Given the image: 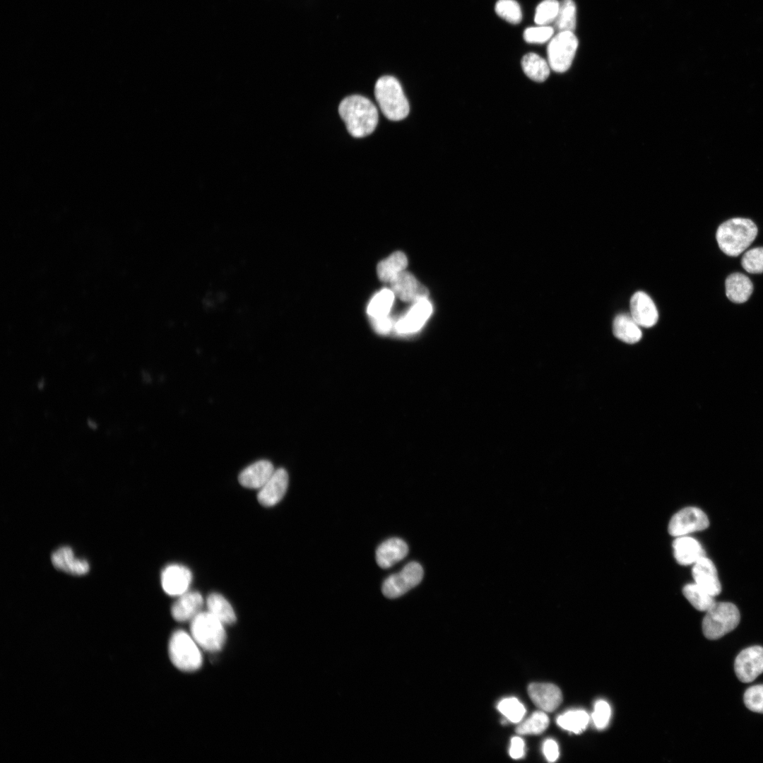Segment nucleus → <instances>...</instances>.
<instances>
[{
	"mask_svg": "<svg viewBox=\"0 0 763 763\" xmlns=\"http://www.w3.org/2000/svg\"><path fill=\"white\" fill-rule=\"evenodd\" d=\"M338 112L353 137L361 138L370 134L378 123L377 107L369 99L361 95H355L343 99L339 105Z\"/></svg>",
	"mask_w": 763,
	"mask_h": 763,
	"instance_id": "obj_1",
	"label": "nucleus"
},
{
	"mask_svg": "<svg viewBox=\"0 0 763 763\" xmlns=\"http://www.w3.org/2000/svg\"><path fill=\"white\" fill-rule=\"evenodd\" d=\"M757 235V227L754 222L735 218L720 225L716 237L722 252L728 256H737L750 246Z\"/></svg>",
	"mask_w": 763,
	"mask_h": 763,
	"instance_id": "obj_2",
	"label": "nucleus"
},
{
	"mask_svg": "<svg viewBox=\"0 0 763 763\" xmlns=\"http://www.w3.org/2000/svg\"><path fill=\"white\" fill-rule=\"evenodd\" d=\"M375 98L384 115L399 121L409 113V104L398 81L391 76L379 78L374 86Z\"/></svg>",
	"mask_w": 763,
	"mask_h": 763,
	"instance_id": "obj_3",
	"label": "nucleus"
},
{
	"mask_svg": "<svg viewBox=\"0 0 763 763\" xmlns=\"http://www.w3.org/2000/svg\"><path fill=\"white\" fill-rule=\"evenodd\" d=\"M200 648L191 634L182 629L176 630L171 635L168 645L171 662L180 670L195 671L203 663Z\"/></svg>",
	"mask_w": 763,
	"mask_h": 763,
	"instance_id": "obj_4",
	"label": "nucleus"
},
{
	"mask_svg": "<svg viewBox=\"0 0 763 763\" xmlns=\"http://www.w3.org/2000/svg\"><path fill=\"white\" fill-rule=\"evenodd\" d=\"M224 624L208 611H201L191 620L190 633L199 646L210 652L220 651L225 644Z\"/></svg>",
	"mask_w": 763,
	"mask_h": 763,
	"instance_id": "obj_5",
	"label": "nucleus"
},
{
	"mask_svg": "<svg viewBox=\"0 0 763 763\" xmlns=\"http://www.w3.org/2000/svg\"><path fill=\"white\" fill-rule=\"evenodd\" d=\"M702 620L703 634L709 639H718L733 630L739 624L738 608L729 602H716Z\"/></svg>",
	"mask_w": 763,
	"mask_h": 763,
	"instance_id": "obj_6",
	"label": "nucleus"
},
{
	"mask_svg": "<svg viewBox=\"0 0 763 763\" xmlns=\"http://www.w3.org/2000/svg\"><path fill=\"white\" fill-rule=\"evenodd\" d=\"M579 46L574 32H557L547 47L548 62L557 73H564L571 66Z\"/></svg>",
	"mask_w": 763,
	"mask_h": 763,
	"instance_id": "obj_7",
	"label": "nucleus"
},
{
	"mask_svg": "<svg viewBox=\"0 0 763 763\" xmlns=\"http://www.w3.org/2000/svg\"><path fill=\"white\" fill-rule=\"evenodd\" d=\"M422 566L411 562L400 572L389 576L382 584V591L386 598H396L416 586L422 579Z\"/></svg>",
	"mask_w": 763,
	"mask_h": 763,
	"instance_id": "obj_8",
	"label": "nucleus"
},
{
	"mask_svg": "<svg viewBox=\"0 0 763 763\" xmlns=\"http://www.w3.org/2000/svg\"><path fill=\"white\" fill-rule=\"evenodd\" d=\"M706 514L699 508L685 507L673 516L668 524V533L675 537L702 531L709 526Z\"/></svg>",
	"mask_w": 763,
	"mask_h": 763,
	"instance_id": "obj_9",
	"label": "nucleus"
},
{
	"mask_svg": "<svg viewBox=\"0 0 763 763\" xmlns=\"http://www.w3.org/2000/svg\"><path fill=\"white\" fill-rule=\"evenodd\" d=\"M734 670L740 681H753L763 673V647L753 646L741 651L735 658Z\"/></svg>",
	"mask_w": 763,
	"mask_h": 763,
	"instance_id": "obj_10",
	"label": "nucleus"
},
{
	"mask_svg": "<svg viewBox=\"0 0 763 763\" xmlns=\"http://www.w3.org/2000/svg\"><path fill=\"white\" fill-rule=\"evenodd\" d=\"M192 580L191 570L179 564L166 566L160 575L161 586L169 596H179L189 591Z\"/></svg>",
	"mask_w": 763,
	"mask_h": 763,
	"instance_id": "obj_11",
	"label": "nucleus"
},
{
	"mask_svg": "<svg viewBox=\"0 0 763 763\" xmlns=\"http://www.w3.org/2000/svg\"><path fill=\"white\" fill-rule=\"evenodd\" d=\"M432 307L427 298L414 302L410 309L394 324L398 334H410L418 331L430 317Z\"/></svg>",
	"mask_w": 763,
	"mask_h": 763,
	"instance_id": "obj_12",
	"label": "nucleus"
},
{
	"mask_svg": "<svg viewBox=\"0 0 763 763\" xmlns=\"http://www.w3.org/2000/svg\"><path fill=\"white\" fill-rule=\"evenodd\" d=\"M288 486L287 471L283 468L275 469L268 481L259 489L257 499L259 504L266 507L276 505L284 497Z\"/></svg>",
	"mask_w": 763,
	"mask_h": 763,
	"instance_id": "obj_13",
	"label": "nucleus"
},
{
	"mask_svg": "<svg viewBox=\"0 0 763 763\" xmlns=\"http://www.w3.org/2000/svg\"><path fill=\"white\" fill-rule=\"evenodd\" d=\"M390 283L394 295L402 301L414 303L427 298V289L408 271L401 272Z\"/></svg>",
	"mask_w": 763,
	"mask_h": 763,
	"instance_id": "obj_14",
	"label": "nucleus"
},
{
	"mask_svg": "<svg viewBox=\"0 0 763 763\" xmlns=\"http://www.w3.org/2000/svg\"><path fill=\"white\" fill-rule=\"evenodd\" d=\"M630 315L641 327L654 326L658 319L656 307L651 298L645 292L638 291L630 299Z\"/></svg>",
	"mask_w": 763,
	"mask_h": 763,
	"instance_id": "obj_15",
	"label": "nucleus"
},
{
	"mask_svg": "<svg viewBox=\"0 0 763 763\" xmlns=\"http://www.w3.org/2000/svg\"><path fill=\"white\" fill-rule=\"evenodd\" d=\"M528 694L533 704L545 712L553 711L562 701L561 690L551 683H531L528 687Z\"/></svg>",
	"mask_w": 763,
	"mask_h": 763,
	"instance_id": "obj_16",
	"label": "nucleus"
},
{
	"mask_svg": "<svg viewBox=\"0 0 763 763\" xmlns=\"http://www.w3.org/2000/svg\"><path fill=\"white\" fill-rule=\"evenodd\" d=\"M692 574L694 583L714 597L718 595L721 586L714 563L706 556L693 564Z\"/></svg>",
	"mask_w": 763,
	"mask_h": 763,
	"instance_id": "obj_17",
	"label": "nucleus"
},
{
	"mask_svg": "<svg viewBox=\"0 0 763 763\" xmlns=\"http://www.w3.org/2000/svg\"><path fill=\"white\" fill-rule=\"evenodd\" d=\"M275 469L268 460H259L243 469L238 476L241 485L250 489H260L271 478Z\"/></svg>",
	"mask_w": 763,
	"mask_h": 763,
	"instance_id": "obj_18",
	"label": "nucleus"
},
{
	"mask_svg": "<svg viewBox=\"0 0 763 763\" xmlns=\"http://www.w3.org/2000/svg\"><path fill=\"white\" fill-rule=\"evenodd\" d=\"M203 598L198 591H187L178 596L171 607V615L178 622L191 620L203 605Z\"/></svg>",
	"mask_w": 763,
	"mask_h": 763,
	"instance_id": "obj_19",
	"label": "nucleus"
},
{
	"mask_svg": "<svg viewBox=\"0 0 763 763\" xmlns=\"http://www.w3.org/2000/svg\"><path fill=\"white\" fill-rule=\"evenodd\" d=\"M54 567L73 575H83L88 572V562L75 556L72 549L63 546L56 550L51 557Z\"/></svg>",
	"mask_w": 763,
	"mask_h": 763,
	"instance_id": "obj_20",
	"label": "nucleus"
},
{
	"mask_svg": "<svg viewBox=\"0 0 763 763\" xmlns=\"http://www.w3.org/2000/svg\"><path fill=\"white\" fill-rule=\"evenodd\" d=\"M408 552V547L404 540L391 538L379 545L376 550V561L380 567L389 568L403 560Z\"/></svg>",
	"mask_w": 763,
	"mask_h": 763,
	"instance_id": "obj_21",
	"label": "nucleus"
},
{
	"mask_svg": "<svg viewBox=\"0 0 763 763\" xmlns=\"http://www.w3.org/2000/svg\"><path fill=\"white\" fill-rule=\"evenodd\" d=\"M673 554L676 561L682 565L693 564L705 552L700 543L687 536H679L673 543Z\"/></svg>",
	"mask_w": 763,
	"mask_h": 763,
	"instance_id": "obj_22",
	"label": "nucleus"
},
{
	"mask_svg": "<svg viewBox=\"0 0 763 763\" xmlns=\"http://www.w3.org/2000/svg\"><path fill=\"white\" fill-rule=\"evenodd\" d=\"M726 294L733 302L743 303L750 297L753 285L750 279L740 273H734L726 280Z\"/></svg>",
	"mask_w": 763,
	"mask_h": 763,
	"instance_id": "obj_23",
	"label": "nucleus"
},
{
	"mask_svg": "<svg viewBox=\"0 0 763 763\" xmlns=\"http://www.w3.org/2000/svg\"><path fill=\"white\" fill-rule=\"evenodd\" d=\"M613 331L616 338L629 344L637 343L642 336L640 326L631 315L626 314L615 317L613 323Z\"/></svg>",
	"mask_w": 763,
	"mask_h": 763,
	"instance_id": "obj_24",
	"label": "nucleus"
},
{
	"mask_svg": "<svg viewBox=\"0 0 763 763\" xmlns=\"http://www.w3.org/2000/svg\"><path fill=\"white\" fill-rule=\"evenodd\" d=\"M408 259L405 254L395 252L386 259L381 261L377 271L381 281L391 283L401 272L405 271Z\"/></svg>",
	"mask_w": 763,
	"mask_h": 763,
	"instance_id": "obj_25",
	"label": "nucleus"
},
{
	"mask_svg": "<svg viewBox=\"0 0 763 763\" xmlns=\"http://www.w3.org/2000/svg\"><path fill=\"white\" fill-rule=\"evenodd\" d=\"M521 66L524 73L536 82L545 81L550 75V66L548 62L533 52L527 53L523 57Z\"/></svg>",
	"mask_w": 763,
	"mask_h": 763,
	"instance_id": "obj_26",
	"label": "nucleus"
},
{
	"mask_svg": "<svg viewBox=\"0 0 763 763\" xmlns=\"http://www.w3.org/2000/svg\"><path fill=\"white\" fill-rule=\"evenodd\" d=\"M208 611L224 625H232L236 621V614L229 601L220 593H211L206 598Z\"/></svg>",
	"mask_w": 763,
	"mask_h": 763,
	"instance_id": "obj_27",
	"label": "nucleus"
},
{
	"mask_svg": "<svg viewBox=\"0 0 763 763\" xmlns=\"http://www.w3.org/2000/svg\"><path fill=\"white\" fill-rule=\"evenodd\" d=\"M682 592L692 605L699 611L706 612L716 603L714 596L695 583L685 585Z\"/></svg>",
	"mask_w": 763,
	"mask_h": 763,
	"instance_id": "obj_28",
	"label": "nucleus"
},
{
	"mask_svg": "<svg viewBox=\"0 0 763 763\" xmlns=\"http://www.w3.org/2000/svg\"><path fill=\"white\" fill-rule=\"evenodd\" d=\"M576 25V8L573 0H562L554 21V29L557 32H574Z\"/></svg>",
	"mask_w": 763,
	"mask_h": 763,
	"instance_id": "obj_29",
	"label": "nucleus"
},
{
	"mask_svg": "<svg viewBox=\"0 0 763 763\" xmlns=\"http://www.w3.org/2000/svg\"><path fill=\"white\" fill-rule=\"evenodd\" d=\"M588 721V714L581 709L568 711L557 718V723L560 727L576 734L586 729Z\"/></svg>",
	"mask_w": 763,
	"mask_h": 763,
	"instance_id": "obj_30",
	"label": "nucleus"
},
{
	"mask_svg": "<svg viewBox=\"0 0 763 763\" xmlns=\"http://www.w3.org/2000/svg\"><path fill=\"white\" fill-rule=\"evenodd\" d=\"M394 297L395 295L391 290L382 289L369 302L367 309L368 315L371 318L388 315L394 303Z\"/></svg>",
	"mask_w": 763,
	"mask_h": 763,
	"instance_id": "obj_31",
	"label": "nucleus"
},
{
	"mask_svg": "<svg viewBox=\"0 0 763 763\" xmlns=\"http://www.w3.org/2000/svg\"><path fill=\"white\" fill-rule=\"evenodd\" d=\"M549 725V718L542 710L533 712L528 718L521 721L516 728L519 735H538L544 732Z\"/></svg>",
	"mask_w": 763,
	"mask_h": 763,
	"instance_id": "obj_32",
	"label": "nucleus"
},
{
	"mask_svg": "<svg viewBox=\"0 0 763 763\" xmlns=\"http://www.w3.org/2000/svg\"><path fill=\"white\" fill-rule=\"evenodd\" d=\"M497 709L508 721L514 723H520L526 714L524 706L515 697L502 699L497 704Z\"/></svg>",
	"mask_w": 763,
	"mask_h": 763,
	"instance_id": "obj_33",
	"label": "nucleus"
},
{
	"mask_svg": "<svg viewBox=\"0 0 763 763\" xmlns=\"http://www.w3.org/2000/svg\"><path fill=\"white\" fill-rule=\"evenodd\" d=\"M495 11L500 18L511 24H518L521 21V8L516 0H498Z\"/></svg>",
	"mask_w": 763,
	"mask_h": 763,
	"instance_id": "obj_34",
	"label": "nucleus"
},
{
	"mask_svg": "<svg viewBox=\"0 0 763 763\" xmlns=\"http://www.w3.org/2000/svg\"><path fill=\"white\" fill-rule=\"evenodd\" d=\"M560 8L557 0H543L536 7L534 21L538 25H548L555 21Z\"/></svg>",
	"mask_w": 763,
	"mask_h": 763,
	"instance_id": "obj_35",
	"label": "nucleus"
},
{
	"mask_svg": "<svg viewBox=\"0 0 763 763\" xmlns=\"http://www.w3.org/2000/svg\"><path fill=\"white\" fill-rule=\"evenodd\" d=\"M741 264L748 273H763V247L753 248L747 251L742 257Z\"/></svg>",
	"mask_w": 763,
	"mask_h": 763,
	"instance_id": "obj_36",
	"label": "nucleus"
},
{
	"mask_svg": "<svg viewBox=\"0 0 763 763\" xmlns=\"http://www.w3.org/2000/svg\"><path fill=\"white\" fill-rule=\"evenodd\" d=\"M555 29L550 25H538L528 27L523 33L524 40L531 44H542L550 40L553 35Z\"/></svg>",
	"mask_w": 763,
	"mask_h": 763,
	"instance_id": "obj_37",
	"label": "nucleus"
},
{
	"mask_svg": "<svg viewBox=\"0 0 763 763\" xmlns=\"http://www.w3.org/2000/svg\"><path fill=\"white\" fill-rule=\"evenodd\" d=\"M744 703L750 710L763 714V685L750 687L743 697Z\"/></svg>",
	"mask_w": 763,
	"mask_h": 763,
	"instance_id": "obj_38",
	"label": "nucleus"
},
{
	"mask_svg": "<svg viewBox=\"0 0 763 763\" xmlns=\"http://www.w3.org/2000/svg\"><path fill=\"white\" fill-rule=\"evenodd\" d=\"M610 715L611 709L608 702L604 700H598L596 702L592 719L598 729L605 728L608 726Z\"/></svg>",
	"mask_w": 763,
	"mask_h": 763,
	"instance_id": "obj_39",
	"label": "nucleus"
},
{
	"mask_svg": "<svg viewBox=\"0 0 763 763\" xmlns=\"http://www.w3.org/2000/svg\"><path fill=\"white\" fill-rule=\"evenodd\" d=\"M371 321L374 329L379 334L389 333L393 327V321L388 315L372 318Z\"/></svg>",
	"mask_w": 763,
	"mask_h": 763,
	"instance_id": "obj_40",
	"label": "nucleus"
},
{
	"mask_svg": "<svg viewBox=\"0 0 763 763\" xmlns=\"http://www.w3.org/2000/svg\"><path fill=\"white\" fill-rule=\"evenodd\" d=\"M544 756L548 762H555L559 757V747L557 743L552 739H547L543 745Z\"/></svg>",
	"mask_w": 763,
	"mask_h": 763,
	"instance_id": "obj_41",
	"label": "nucleus"
},
{
	"mask_svg": "<svg viewBox=\"0 0 763 763\" xmlns=\"http://www.w3.org/2000/svg\"><path fill=\"white\" fill-rule=\"evenodd\" d=\"M525 754V743L522 738L515 736L511 738L509 747V755L514 759H521Z\"/></svg>",
	"mask_w": 763,
	"mask_h": 763,
	"instance_id": "obj_42",
	"label": "nucleus"
}]
</instances>
